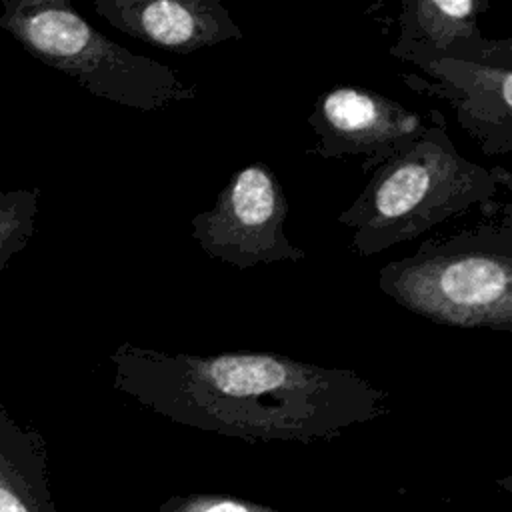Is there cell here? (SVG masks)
<instances>
[{
    "label": "cell",
    "instance_id": "cell-6",
    "mask_svg": "<svg viewBox=\"0 0 512 512\" xmlns=\"http://www.w3.org/2000/svg\"><path fill=\"white\" fill-rule=\"evenodd\" d=\"M418 68L428 78L400 74L410 90L446 100L486 156L512 152V38H486L466 56L434 58Z\"/></svg>",
    "mask_w": 512,
    "mask_h": 512
},
{
    "label": "cell",
    "instance_id": "cell-11",
    "mask_svg": "<svg viewBox=\"0 0 512 512\" xmlns=\"http://www.w3.org/2000/svg\"><path fill=\"white\" fill-rule=\"evenodd\" d=\"M40 190H0V272L26 248L36 228Z\"/></svg>",
    "mask_w": 512,
    "mask_h": 512
},
{
    "label": "cell",
    "instance_id": "cell-2",
    "mask_svg": "<svg viewBox=\"0 0 512 512\" xmlns=\"http://www.w3.org/2000/svg\"><path fill=\"white\" fill-rule=\"evenodd\" d=\"M510 188V172L464 158L440 110H430L426 130L406 150L368 174V182L336 222L352 230L350 248L374 256L416 240L434 226L496 198Z\"/></svg>",
    "mask_w": 512,
    "mask_h": 512
},
{
    "label": "cell",
    "instance_id": "cell-10",
    "mask_svg": "<svg viewBox=\"0 0 512 512\" xmlns=\"http://www.w3.org/2000/svg\"><path fill=\"white\" fill-rule=\"evenodd\" d=\"M46 442L0 404V512H56Z\"/></svg>",
    "mask_w": 512,
    "mask_h": 512
},
{
    "label": "cell",
    "instance_id": "cell-12",
    "mask_svg": "<svg viewBox=\"0 0 512 512\" xmlns=\"http://www.w3.org/2000/svg\"><path fill=\"white\" fill-rule=\"evenodd\" d=\"M160 512H278L272 506L226 496V494H190L166 500Z\"/></svg>",
    "mask_w": 512,
    "mask_h": 512
},
{
    "label": "cell",
    "instance_id": "cell-5",
    "mask_svg": "<svg viewBox=\"0 0 512 512\" xmlns=\"http://www.w3.org/2000/svg\"><path fill=\"white\" fill-rule=\"evenodd\" d=\"M288 212V198L276 172L254 160L230 176L212 208L192 216V238L210 258L240 270L298 262L306 252L284 232Z\"/></svg>",
    "mask_w": 512,
    "mask_h": 512
},
{
    "label": "cell",
    "instance_id": "cell-3",
    "mask_svg": "<svg viewBox=\"0 0 512 512\" xmlns=\"http://www.w3.org/2000/svg\"><path fill=\"white\" fill-rule=\"evenodd\" d=\"M484 208L480 222L384 264L378 288L434 324L512 332V206Z\"/></svg>",
    "mask_w": 512,
    "mask_h": 512
},
{
    "label": "cell",
    "instance_id": "cell-7",
    "mask_svg": "<svg viewBox=\"0 0 512 512\" xmlns=\"http://www.w3.org/2000/svg\"><path fill=\"white\" fill-rule=\"evenodd\" d=\"M306 122L316 134V156L322 160L358 156L364 176L406 150L426 130L420 112L360 86L324 90Z\"/></svg>",
    "mask_w": 512,
    "mask_h": 512
},
{
    "label": "cell",
    "instance_id": "cell-9",
    "mask_svg": "<svg viewBox=\"0 0 512 512\" xmlns=\"http://www.w3.org/2000/svg\"><path fill=\"white\" fill-rule=\"evenodd\" d=\"M490 10V0H402L398 38L390 56L420 66L426 60L466 56L486 38L478 20Z\"/></svg>",
    "mask_w": 512,
    "mask_h": 512
},
{
    "label": "cell",
    "instance_id": "cell-1",
    "mask_svg": "<svg viewBox=\"0 0 512 512\" xmlns=\"http://www.w3.org/2000/svg\"><path fill=\"white\" fill-rule=\"evenodd\" d=\"M114 388L182 426L246 442H316L390 412L392 398L354 368L278 352H164L122 342Z\"/></svg>",
    "mask_w": 512,
    "mask_h": 512
},
{
    "label": "cell",
    "instance_id": "cell-8",
    "mask_svg": "<svg viewBox=\"0 0 512 512\" xmlns=\"http://www.w3.org/2000/svg\"><path fill=\"white\" fill-rule=\"evenodd\" d=\"M94 10L122 34L174 54L244 36L220 0H96Z\"/></svg>",
    "mask_w": 512,
    "mask_h": 512
},
{
    "label": "cell",
    "instance_id": "cell-4",
    "mask_svg": "<svg viewBox=\"0 0 512 512\" xmlns=\"http://www.w3.org/2000/svg\"><path fill=\"white\" fill-rule=\"evenodd\" d=\"M0 28L92 96L142 112L196 98L174 68L110 40L68 0H2Z\"/></svg>",
    "mask_w": 512,
    "mask_h": 512
}]
</instances>
